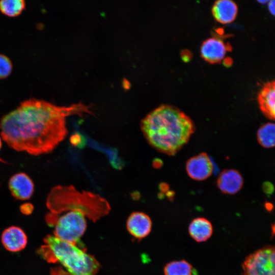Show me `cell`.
Masks as SVG:
<instances>
[{
  "instance_id": "cell-9",
  "label": "cell",
  "mask_w": 275,
  "mask_h": 275,
  "mask_svg": "<svg viewBox=\"0 0 275 275\" xmlns=\"http://www.w3.org/2000/svg\"><path fill=\"white\" fill-rule=\"evenodd\" d=\"M228 48L221 39L212 37L205 40L201 47L202 57L211 64L219 63L225 57Z\"/></svg>"
},
{
  "instance_id": "cell-21",
  "label": "cell",
  "mask_w": 275,
  "mask_h": 275,
  "mask_svg": "<svg viewBox=\"0 0 275 275\" xmlns=\"http://www.w3.org/2000/svg\"><path fill=\"white\" fill-rule=\"evenodd\" d=\"M274 6H275V2L274 1L272 0L271 1H269L268 3V9L269 10V12L273 15H274Z\"/></svg>"
},
{
  "instance_id": "cell-4",
  "label": "cell",
  "mask_w": 275,
  "mask_h": 275,
  "mask_svg": "<svg viewBox=\"0 0 275 275\" xmlns=\"http://www.w3.org/2000/svg\"><path fill=\"white\" fill-rule=\"evenodd\" d=\"M39 254L49 263H59L69 275H96L99 264L92 256L76 244L62 240L54 235H47Z\"/></svg>"
},
{
  "instance_id": "cell-18",
  "label": "cell",
  "mask_w": 275,
  "mask_h": 275,
  "mask_svg": "<svg viewBox=\"0 0 275 275\" xmlns=\"http://www.w3.org/2000/svg\"><path fill=\"white\" fill-rule=\"evenodd\" d=\"M25 6L23 0H1L0 10L5 15L13 17L18 15Z\"/></svg>"
},
{
  "instance_id": "cell-12",
  "label": "cell",
  "mask_w": 275,
  "mask_h": 275,
  "mask_svg": "<svg viewBox=\"0 0 275 275\" xmlns=\"http://www.w3.org/2000/svg\"><path fill=\"white\" fill-rule=\"evenodd\" d=\"M217 186L223 193L233 195L241 188L243 178L236 170L231 169L223 171L217 179Z\"/></svg>"
},
{
  "instance_id": "cell-6",
  "label": "cell",
  "mask_w": 275,
  "mask_h": 275,
  "mask_svg": "<svg viewBox=\"0 0 275 275\" xmlns=\"http://www.w3.org/2000/svg\"><path fill=\"white\" fill-rule=\"evenodd\" d=\"M242 267V275H275L274 247L265 245L250 254Z\"/></svg>"
},
{
  "instance_id": "cell-5",
  "label": "cell",
  "mask_w": 275,
  "mask_h": 275,
  "mask_svg": "<svg viewBox=\"0 0 275 275\" xmlns=\"http://www.w3.org/2000/svg\"><path fill=\"white\" fill-rule=\"evenodd\" d=\"M85 215L81 211L67 209L50 212L45 217L47 224L54 228L56 237L76 244L87 227Z\"/></svg>"
},
{
  "instance_id": "cell-7",
  "label": "cell",
  "mask_w": 275,
  "mask_h": 275,
  "mask_svg": "<svg viewBox=\"0 0 275 275\" xmlns=\"http://www.w3.org/2000/svg\"><path fill=\"white\" fill-rule=\"evenodd\" d=\"M8 187L12 196L19 200H27L34 191V184L25 173L20 172L13 175L8 182Z\"/></svg>"
},
{
  "instance_id": "cell-1",
  "label": "cell",
  "mask_w": 275,
  "mask_h": 275,
  "mask_svg": "<svg viewBox=\"0 0 275 275\" xmlns=\"http://www.w3.org/2000/svg\"><path fill=\"white\" fill-rule=\"evenodd\" d=\"M86 114H92L91 107L81 102L58 106L44 100L27 99L2 117L1 136L16 151L35 156L48 153L67 135L66 118Z\"/></svg>"
},
{
  "instance_id": "cell-22",
  "label": "cell",
  "mask_w": 275,
  "mask_h": 275,
  "mask_svg": "<svg viewBox=\"0 0 275 275\" xmlns=\"http://www.w3.org/2000/svg\"><path fill=\"white\" fill-rule=\"evenodd\" d=\"M2 138L0 135V149L2 147ZM0 162L6 163V161L4 160L3 159H2L1 158H0Z\"/></svg>"
},
{
  "instance_id": "cell-10",
  "label": "cell",
  "mask_w": 275,
  "mask_h": 275,
  "mask_svg": "<svg viewBox=\"0 0 275 275\" xmlns=\"http://www.w3.org/2000/svg\"><path fill=\"white\" fill-rule=\"evenodd\" d=\"M129 233L138 239L147 236L152 228V222L150 217L142 212H134L128 218L126 223Z\"/></svg>"
},
{
  "instance_id": "cell-13",
  "label": "cell",
  "mask_w": 275,
  "mask_h": 275,
  "mask_svg": "<svg viewBox=\"0 0 275 275\" xmlns=\"http://www.w3.org/2000/svg\"><path fill=\"white\" fill-rule=\"evenodd\" d=\"M275 84L274 81L264 84L258 94V100L260 108L264 115L274 120L275 115Z\"/></svg>"
},
{
  "instance_id": "cell-3",
  "label": "cell",
  "mask_w": 275,
  "mask_h": 275,
  "mask_svg": "<svg viewBox=\"0 0 275 275\" xmlns=\"http://www.w3.org/2000/svg\"><path fill=\"white\" fill-rule=\"evenodd\" d=\"M46 205L49 212L75 210L93 220L106 215L110 210L108 202L98 194L79 191L72 185L52 187L47 195Z\"/></svg>"
},
{
  "instance_id": "cell-19",
  "label": "cell",
  "mask_w": 275,
  "mask_h": 275,
  "mask_svg": "<svg viewBox=\"0 0 275 275\" xmlns=\"http://www.w3.org/2000/svg\"><path fill=\"white\" fill-rule=\"evenodd\" d=\"M13 64L9 58L0 54V79L8 77L12 72Z\"/></svg>"
},
{
  "instance_id": "cell-17",
  "label": "cell",
  "mask_w": 275,
  "mask_h": 275,
  "mask_svg": "<svg viewBox=\"0 0 275 275\" xmlns=\"http://www.w3.org/2000/svg\"><path fill=\"white\" fill-rule=\"evenodd\" d=\"M193 267L186 260L169 262L164 268V275H193Z\"/></svg>"
},
{
  "instance_id": "cell-14",
  "label": "cell",
  "mask_w": 275,
  "mask_h": 275,
  "mask_svg": "<svg viewBox=\"0 0 275 275\" xmlns=\"http://www.w3.org/2000/svg\"><path fill=\"white\" fill-rule=\"evenodd\" d=\"M237 12L236 4L231 0L217 1L212 8V13L214 18L223 24L232 22L235 19Z\"/></svg>"
},
{
  "instance_id": "cell-16",
  "label": "cell",
  "mask_w": 275,
  "mask_h": 275,
  "mask_svg": "<svg viewBox=\"0 0 275 275\" xmlns=\"http://www.w3.org/2000/svg\"><path fill=\"white\" fill-rule=\"evenodd\" d=\"M259 143L263 147L269 148L274 147L275 126L272 123H267L261 126L257 132Z\"/></svg>"
},
{
  "instance_id": "cell-15",
  "label": "cell",
  "mask_w": 275,
  "mask_h": 275,
  "mask_svg": "<svg viewBox=\"0 0 275 275\" xmlns=\"http://www.w3.org/2000/svg\"><path fill=\"white\" fill-rule=\"evenodd\" d=\"M190 237L198 242L207 240L212 235L213 227L211 222L204 217L193 219L188 227Z\"/></svg>"
},
{
  "instance_id": "cell-2",
  "label": "cell",
  "mask_w": 275,
  "mask_h": 275,
  "mask_svg": "<svg viewBox=\"0 0 275 275\" xmlns=\"http://www.w3.org/2000/svg\"><path fill=\"white\" fill-rule=\"evenodd\" d=\"M141 128L149 144L168 155L176 153L195 131L192 120L177 108L161 105L141 121Z\"/></svg>"
},
{
  "instance_id": "cell-20",
  "label": "cell",
  "mask_w": 275,
  "mask_h": 275,
  "mask_svg": "<svg viewBox=\"0 0 275 275\" xmlns=\"http://www.w3.org/2000/svg\"><path fill=\"white\" fill-rule=\"evenodd\" d=\"M33 205L29 203L23 204L21 205L20 209L21 212L24 214H30L33 210Z\"/></svg>"
},
{
  "instance_id": "cell-11",
  "label": "cell",
  "mask_w": 275,
  "mask_h": 275,
  "mask_svg": "<svg viewBox=\"0 0 275 275\" xmlns=\"http://www.w3.org/2000/svg\"><path fill=\"white\" fill-rule=\"evenodd\" d=\"M1 240L7 250L11 252H18L25 248L28 238L22 229L17 226H11L3 231Z\"/></svg>"
},
{
  "instance_id": "cell-8",
  "label": "cell",
  "mask_w": 275,
  "mask_h": 275,
  "mask_svg": "<svg viewBox=\"0 0 275 275\" xmlns=\"http://www.w3.org/2000/svg\"><path fill=\"white\" fill-rule=\"evenodd\" d=\"M186 170L188 176L193 179L203 180L212 174L213 166L207 154L202 153L187 161Z\"/></svg>"
}]
</instances>
